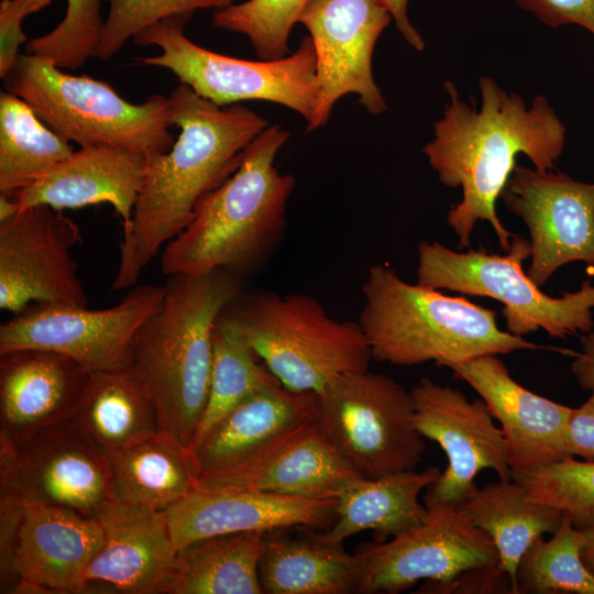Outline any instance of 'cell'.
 <instances>
[{"label":"cell","mask_w":594,"mask_h":594,"mask_svg":"<svg viewBox=\"0 0 594 594\" xmlns=\"http://www.w3.org/2000/svg\"><path fill=\"white\" fill-rule=\"evenodd\" d=\"M482 106L477 110L459 97L450 80L443 116L433 124V138L424 147L430 167L447 187H460L462 199L447 216L459 239L470 244L477 221H487L507 251L515 237L496 213L499 198L519 154L528 156L538 170H551L565 145V127L546 96H537L530 108L490 77L479 81Z\"/></svg>","instance_id":"obj_1"},{"label":"cell","mask_w":594,"mask_h":594,"mask_svg":"<svg viewBox=\"0 0 594 594\" xmlns=\"http://www.w3.org/2000/svg\"><path fill=\"white\" fill-rule=\"evenodd\" d=\"M168 97L180 132L166 153L146 157L112 289L135 286L154 256L187 227L200 200L238 169L246 147L270 125L246 107H220L182 82Z\"/></svg>","instance_id":"obj_2"},{"label":"cell","mask_w":594,"mask_h":594,"mask_svg":"<svg viewBox=\"0 0 594 594\" xmlns=\"http://www.w3.org/2000/svg\"><path fill=\"white\" fill-rule=\"evenodd\" d=\"M289 136L270 124L251 142L238 169L200 200L187 227L164 246V275L226 271L240 278L270 256L284 234L296 184L274 164Z\"/></svg>","instance_id":"obj_3"},{"label":"cell","mask_w":594,"mask_h":594,"mask_svg":"<svg viewBox=\"0 0 594 594\" xmlns=\"http://www.w3.org/2000/svg\"><path fill=\"white\" fill-rule=\"evenodd\" d=\"M167 277L161 306L134 337L131 363L152 395L161 429L191 447L210 388L213 329L242 290L240 278L226 271Z\"/></svg>","instance_id":"obj_4"},{"label":"cell","mask_w":594,"mask_h":594,"mask_svg":"<svg viewBox=\"0 0 594 594\" xmlns=\"http://www.w3.org/2000/svg\"><path fill=\"white\" fill-rule=\"evenodd\" d=\"M359 323L372 359L413 366H440L482 355L543 346L498 328L496 312L463 297L409 284L388 265L370 267L362 285Z\"/></svg>","instance_id":"obj_5"},{"label":"cell","mask_w":594,"mask_h":594,"mask_svg":"<svg viewBox=\"0 0 594 594\" xmlns=\"http://www.w3.org/2000/svg\"><path fill=\"white\" fill-rule=\"evenodd\" d=\"M3 82L48 128L80 147L112 146L150 157L175 142L169 97L152 95L135 105L102 80L64 73L51 59L28 53L19 55Z\"/></svg>","instance_id":"obj_6"},{"label":"cell","mask_w":594,"mask_h":594,"mask_svg":"<svg viewBox=\"0 0 594 594\" xmlns=\"http://www.w3.org/2000/svg\"><path fill=\"white\" fill-rule=\"evenodd\" d=\"M226 312L292 391L317 394L343 374L369 370L372 354L359 321L332 318L308 295L242 294Z\"/></svg>","instance_id":"obj_7"},{"label":"cell","mask_w":594,"mask_h":594,"mask_svg":"<svg viewBox=\"0 0 594 594\" xmlns=\"http://www.w3.org/2000/svg\"><path fill=\"white\" fill-rule=\"evenodd\" d=\"M189 16L165 18L132 40L161 48L156 56H140L144 66L166 68L198 96L220 106L258 100L284 106L312 123L319 100L317 57L310 36L296 52L274 61H248L222 55L189 40L184 31Z\"/></svg>","instance_id":"obj_8"},{"label":"cell","mask_w":594,"mask_h":594,"mask_svg":"<svg viewBox=\"0 0 594 594\" xmlns=\"http://www.w3.org/2000/svg\"><path fill=\"white\" fill-rule=\"evenodd\" d=\"M531 255L529 240L515 235L506 254L485 250L455 252L441 243L418 244L417 284L432 289L483 296L503 304L507 331L522 337L544 330L550 337L586 333L594 327V285L551 297L527 275L522 262Z\"/></svg>","instance_id":"obj_9"},{"label":"cell","mask_w":594,"mask_h":594,"mask_svg":"<svg viewBox=\"0 0 594 594\" xmlns=\"http://www.w3.org/2000/svg\"><path fill=\"white\" fill-rule=\"evenodd\" d=\"M317 397L320 429L362 477L416 470L426 441L415 427L410 391L367 370L334 378Z\"/></svg>","instance_id":"obj_10"},{"label":"cell","mask_w":594,"mask_h":594,"mask_svg":"<svg viewBox=\"0 0 594 594\" xmlns=\"http://www.w3.org/2000/svg\"><path fill=\"white\" fill-rule=\"evenodd\" d=\"M103 542L96 517L0 498L1 592L79 593Z\"/></svg>","instance_id":"obj_11"},{"label":"cell","mask_w":594,"mask_h":594,"mask_svg":"<svg viewBox=\"0 0 594 594\" xmlns=\"http://www.w3.org/2000/svg\"><path fill=\"white\" fill-rule=\"evenodd\" d=\"M1 497L96 517L116 497L108 453L72 418L21 442L0 440Z\"/></svg>","instance_id":"obj_12"},{"label":"cell","mask_w":594,"mask_h":594,"mask_svg":"<svg viewBox=\"0 0 594 594\" xmlns=\"http://www.w3.org/2000/svg\"><path fill=\"white\" fill-rule=\"evenodd\" d=\"M426 507L427 515L417 527L356 548L359 594H396L419 581H426V592L437 593L470 569L498 564L493 540L459 505L436 502Z\"/></svg>","instance_id":"obj_13"},{"label":"cell","mask_w":594,"mask_h":594,"mask_svg":"<svg viewBox=\"0 0 594 594\" xmlns=\"http://www.w3.org/2000/svg\"><path fill=\"white\" fill-rule=\"evenodd\" d=\"M164 285L131 287L114 306L88 309L63 302H34L0 326V353L34 348L62 353L89 373L125 366L142 324L157 310Z\"/></svg>","instance_id":"obj_14"},{"label":"cell","mask_w":594,"mask_h":594,"mask_svg":"<svg viewBox=\"0 0 594 594\" xmlns=\"http://www.w3.org/2000/svg\"><path fill=\"white\" fill-rule=\"evenodd\" d=\"M78 224L63 210L22 208L0 223V309L16 314L34 302L87 306L72 256Z\"/></svg>","instance_id":"obj_15"},{"label":"cell","mask_w":594,"mask_h":594,"mask_svg":"<svg viewBox=\"0 0 594 594\" xmlns=\"http://www.w3.org/2000/svg\"><path fill=\"white\" fill-rule=\"evenodd\" d=\"M391 20L377 0H311L306 7L299 22L315 46L319 85L318 108L308 132L324 127L345 95H355L372 116L387 110L373 77L372 56Z\"/></svg>","instance_id":"obj_16"},{"label":"cell","mask_w":594,"mask_h":594,"mask_svg":"<svg viewBox=\"0 0 594 594\" xmlns=\"http://www.w3.org/2000/svg\"><path fill=\"white\" fill-rule=\"evenodd\" d=\"M499 198L529 231L527 275L539 287L568 263L594 265V183L516 165Z\"/></svg>","instance_id":"obj_17"},{"label":"cell","mask_w":594,"mask_h":594,"mask_svg":"<svg viewBox=\"0 0 594 594\" xmlns=\"http://www.w3.org/2000/svg\"><path fill=\"white\" fill-rule=\"evenodd\" d=\"M415 427L437 442L448 464L427 488L426 503L459 505L476 486L481 470L491 469L499 479H512L506 441L483 399L469 400L460 391L422 377L413 388Z\"/></svg>","instance_id":"obj_18"},{"label":"cell","mask_w":594,"mask_h":594,"mask_svg":"<svg viewBox=\"0 0 594 594\" xmlns=\"http://www.w3.org/2000/svg\"><path fill=\"white\" fill-rule=\"evenodd\" d=\"M317 416L316 393L292 391L279 382L256 392L191 448L199 465L198 486L222 485L246 474Z\"/></svg>","instance_id":"obj_19"},{"label":"cell","mask_w":594,"mask_h":594,"mask_svg":"<svg viewBox=\"0 0 594 594\" xmlns=\"http://www.w3.org/2000/svg\"><path fill=\"white\" fill-rule=\"evenodd\" d=\"M454 376L466 382L501 424L512 472H524L572 457L566 429L572 407L535 394L509 374L497 355L449 363Z\"/></svg>","instance_id":"obj_20"},{"label":"cell","mask_w":594,"mask_h":594,"mask_svg":"<svg viewBox=\"0 0 594 594\" xmlns=\"http://www.w3.org/2000/svg\"><path fill=\"white\" fill-rule=\"evenodd\" d=\"M336 506L337 498L197 486L165 513L178 550L191 541L222 534L330 527Z\"/></svg>","instance_id":"obj_21"},{"label":"cell","mask_w":594,"mask_h":594,"mask_svg":"<svg viewBox=\"0 0 594 594\" xmlns=\"http://www.w3.org/2000/svg\"><path fill=\"white\" fill-rule=\"evenodd\" d=\"M96 518L103 542L86 572L90 590L164 594L177 554L166 513L116 496Z\"/></svg>","instance_id":"obj_22"},{"label":"cell","mask_w":594,"mask_h":594,"mask_svg":"<svg viewBox=\"0 0 594 594\" xmlns=\"http://www.w3.org/2000/svg\"><path fill=\"white\" fill-rule=\"evenodd\" d=\"M89 372L58 352L23 348L0 353V440L21 442L72 419Z\"/></svg>","instance_id":"obj_23"},{"label":"cell","mask_w":594,"mask_h":594,"mask_svg":"<svg viewBox=\"0 0 594 594\" xmlns=\"http://www.w3.org/2000/svg\"><path fill=\"white\" fill-rule=\"evenodd\" d=\"M146 156L112 146H81L36 183L12 193L20 208L44 205L57 210L109 204L123 233L144 185Z\"/></svg>","instance_id":"obj_24"},{"label":"cell","mask_w":594,"mask_h":594,"mask_svg":"<svg viewBox=\"0 0 594 594\" xmlns=\"http://www.w3.org/2000/svg\"><path fill=\"white\" fill-rule=\"evenodd\" d=\"M440 474L438 468L430 466L420 472L356 480L337 497L336 519L319 537L343 543L358 532L371 530L375 541H385L417 527L427 515L419 495Z\"/></svg>","instance_id":"obj_25"},{"label":"cell","mask_w":594,"mask_h":594,"mask_svg":"<svg viewBox=\"0 0 594 594\" xmlns=\"http://www.w3.org/2000/svg\"><path fill=\"white\" fill-rule=\"evenodd\" d=\"M108 455L116 496L135 505L165 512L199 484L194 450L164 429Z\"/></svg>","instance_id":"obj_26"},{"label":"cell","mask_w":594,"mask_h":594,"mask_svg":"<svg viewBox=\"0 0 594 594\" xmlns=\"http://www.w3.org/2000/svg\"><path fill=\"white\" fill-rule=\"evenodd\" d=\"M268 531L258 564L263 594L358 593L360 561L318 534L292 538Z\"/></svg>","instance_id":"obj_27"},{"label":"cell","mask_w":594,"mask_h":594,"mask_svg":"<svg viewBox=\"0 0 594 594\" xmlns=\"http://www.w3.org/2000/svg\"><path fill=\"white\" fill-rule=\"evenodd\" d=\"M73 419L108 454L161 429L152 395L132 363L89 373Z\"/></svg>","instance_id":"obj_28"},{"label":"cell","mask_w":594,"mask_h":594,"mask_svg":"<svg viewBox=\"0 0 594 594\" xmlns=\"http://www.w3.org/2000/svg\"><path fill=\"white\" fill-rule=\"evenodd\" d=\"M361 477L328 440L316 419L252 471L217 486L337 498Z\"/></svg>","instance_id":"obj_29"},{"label":"cell","mask_w":594,"mask_h":594,"mask_svg":"<svg viewBox=\"0 0 594 594\" xmlns=\"http://www.w3.org/2000/svg\"><path fill=\"white\" fill-rule=\"evenodd\" d=\"M459 507L493 540L498 566L510 579L514 594H517L516 573L524 553L538 537L553 534L563 516L556 507L530 499L513 479L475 486Z\"/></svg>","instance_id":"obj_30"},{"label":"cell","mask_w":594,"mask_h":594,"mask_svg":"<svg viewBox=\"0 0 594 594\" xmlns=\"http://www.w3.org/2000/svg\"><path fill=\"white\" fill-rule=\"evenodd\" d=\"M268 531L222 534L177 550L164 594H263L258 564Z\"/></svg>","instance_id":"obj_31"},{"label":"cell","mask_w":594,"mask_h":594,"mask_svg":"<svg viewBox=\"0 0 594 594\" xmlns=\"http://www.w3.org/2000/svg\"><path fill=\"white\" fill-rule=\"evenodd\" d=\"M74 152L20 97L0 94V193L36 183Z\"/></svg>","instance_id":"obj_32"},{"label":"cell","mask_w":594,"mask_h":594,"mask_svg":"<svg viewBox=\"0 0 594 594\" xmlns=\"http://www.w3.org/2000/svg\"><path fill=\"white\" fill-rule=\"evenodd\" d=\"M278 382L224 310L213 329L210 388L191 448L231 409Z\"/></svg>","instance_id":"obj_33"},{"label":"cell","mask_w":594,"mask_h":594,"mask_svg":"<svg viewBox=\"0 0 594 594\" xmlns=\"http://www.w3.org/2000/svg\"><path fill=\"white\" fill-rule=\"evenodd\" d=\"M585 537L563 514L549 539L538 537L524 553L516 573L517 594H594V573L582 559Z\"/></svg>","instance_id":"obj_34"},{"label":"cell","mask_w":594,"mask_h":594,"mask_svg":"<svg viewBox=\"0 0 594 594\" xmlns=\"http://www.w3.org/2000/svg\"><path fill=\"white\" fill-rule=\"evenodd\" d=\"M311 0H248L215 11L212 25L244 34L256 56L274 61L289 55V35Z\"/></svg>","instance_id":"obj_35"},{"label":"cell","mask_w":594,"mask_h":594,"mask_svg":"<svg viewBox=\"0 0 594 594\" xmlns=\"http://www.w3.org/2000/svg\"><path fill=\"white\" fill-rule=\"evenodd\" d=\"M527 496L556 507L582 529L594 521V461L570 457L524 472H512Z\"/></svg>","instance_id":"obj_36"},{"label":"cell","mask_w":594,"mask_h":594,"mask_svg":"<svg viewBox=\"0 0 594 594\" xmlns=\"http://www.w3.org/2000/svg\"><path fill=\"white\" fill-rule=\"evenodd\" d=\"M63 20L51 32L31 38L25 53L51 59L59 68L77 69L95 57L103 22L101 0H65Z\"/></svg>","instance_id":"obj_37"},{"label":"cell","mask_w":594,"mask_h":594,"mask_svg":"<svg viewBox=\"0 0 594 594\" xmlns=\"http://www.w3.org/2000/svg\"><path fill=\"white\" fill-rule=\"evenodd\" d=\"M109 11L95 57L108 61L147 26L172 15L189 16L201 9H221L232 0H106Z\"/></svg>","instance_id":"obj_38"},{"label":"cell","mask_w":594,"mask_h":594,"mask_svg":"<svg viewBox=\"0 0 594 594\" xmlns=\"http://www.w3.org/2000/svg\"><path fill=\"white\" fill-rule=\"evenodd\" d=\"M52 4V0H1L0 77L3 79L21 54L20 46L30 40L22 29L24 19Z\"/></svg>","instance_id":"obj_39"},{"label":"cell","mask_w":594,"mask_h":594,"mask_svg":"<svg viewBox=\"0 0 594 594\" xmlns=\"http://www.w3.org/2000/svg\"><path fill=\"white\" fill-rule=\"evenodd\" d=\"M541 22L558 28L576 24L594 35V0H515Z\"/></svg>","instance_id":"obj_40"},{"label":"cell","mask_w":594,"mask_h":594,"mask_svg":"<svg viewBox=\"0 0 594 594\" xmlns=\"http://www.w3.org/2000/svg\"><path fill=\"white\" fill-rule=\"evenodd\" d=\"M566 446L572 457L594 461V391L586 402L572 409L566 429Z\"/></svg>","instance_id":"obj_41"},{"label":"cell","mask_w":594,"mask_h":594,"mask_svg":"<svg viewBox=\"0 0 594 594\" xmlns=\"http://www.w3.org/2000/svg\"><path fill=\"white\" fill-rule=\"evenodd\" d=\"M582 351L571 364L581 388L594 391V327L581 338Z\"/></svg>","instance_id":"obj_42"},{"label":"cell","mask_w":594,"mask_h":594,"mask_svg":"<svg viewBox=\"0 0 594 594\" xmlns=\"http://www.w3.org/2000/svg\"><path fill=\"white\" fill-rule=\"evenodd\" d=\"M392 15L398 32L404 40L416 51L421 52L425 48V42L410 23L407 15L408 0H377Z\"/></svg>","instance_id":"obj_43"},{"label":"cell","mask_w":594,"mask_h":594,"mask_svg":"<svg viewBox=\"0 0 594 594\" xmlns=\"http://www.w3.org/2000/svg\"><path fill=\"white\" fill-rule=\"evenodd\" d=\"M585 542L582 548V559L588 570L594 573V521L582 528Z\"/></svg>","instance_id":"obj_44"},{"label":"cell","mask_w":594,"mask_h":594,"mask_svg":"<svg viewBox=\"0 0 594 594\" xmlns=\"http://www.w3.org/2000/svg\"><path fill=\"white\" fill-rule=\"evenodd\" d=\"M21 210L12 194L0 193V223L14 217Z\"/></svg>","instance_id":"obj_45"}]
</instances>
